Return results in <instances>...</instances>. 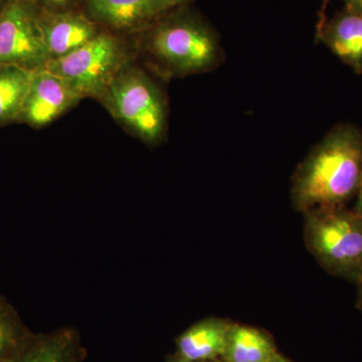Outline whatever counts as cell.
<instances>
[{
    "instance_id": "6da1fadb",
    "label": "cell",
    "mask_w": 362,
    "mask_h": 362,
    "mask_svg": "<svg viewBox=\"0 0 362 362\" xmlns=\"http://www.w3.org/2000/svg\"><path fill=\"white\" fill-rule=\"evenodd\" d=\"M361 176L362 130L354 124H338L295 170L293 206L305 214L318 207L346 206L356 197Z\"/></svg>"
},
{
    "instance_id": "7a4b0ae2",
    "label": "cell",
    "mask_w": 362,
    "mask_h": 362,
    "mask_svg": "<svg viewBox=\"0 0 362 362\" xmlns=\"http://www.w3.org/2000/svg\"><path fill=\"white\" fill-rule=\"evenodd\" d=\"M146 30V51L168 75L206 73L223 61L218 33L187 6L169 11Z\"/></svg>"
},
{
    "instance_id": "3957f363",
    "label": "cell",
    "mask_w": 362,
    "mask_h": 362,
    "mask_svg": "<svg viewBox=\"0 0 362 362\" xmlns=\"http://www.w3.org/2000/svg\"><path fill=\"white\" fill-rule=\"evenodd\" d=\"M304 214L305 245L330 275L362 280V216L346 206L318 207Z\"/></svg>"
},
{
    "instance_id": "277c9868",
    "label": "cell",
    "mask_w": 362,
    "mask_h": 362,
    "mask_svg": "<svg viewBox=\"0 0 362 362\" xmlns=\"http://www.w3.org/2000/svg\"><path fill=\"white\" fill-rule=\"evenodd\" d=\"M109 113L135 137L158 145L168 127L165 98L141 69L126 64L100 98Z\"/></svg>"
},
{
    "instance_id": "5b68a950",
    "label": "cell",
    "mask_w": 362,
    "mask_h": 362,
    "mask_svg": "<svg viewBox=\"0 0 362 362\" xmlns=\"http://www.w3.org/2000/svg\"><path fill=\"white\" fill-rule=\"evenodd\" d=\"M127 63L123 40L114 33L101 30L76 51L51 59L45 68L65 80L83 98L99 100Z\"/></svg>"
},
{
    "instance_id": "8992f818",
    "label": "cell",
    "mask_w": 362,
    "mask_h": 362,
    "mask_svg": "<svg viewBox=\"0 0 362 362\" xmlns=\"http://www.w3.org/2000/svg\"><path fill=\"white\" fill-rule=\"evenodd\" d=\"M49 61L39 9L28 0H13L0 11V66L35 71Z\"/></svg>"
},
{
    "instance_id": "52a82bcc",
    "label": "cell",
    "mask_w": 362,
    "mask_h": 362,
    "mask_svg": "<svg viewBox=\"0 0 362 362\" xmlns=\"http://www.w3.org/2000/svg\"><path fill=\"white\" fill-rule=\"evenodd\" d=\"M83 99L68 83L47 69L35 71L18 123L42 128Z\"/></svg>"
},
{
    "instance_id": "ba28073f",
    "label": "cell",
    "mask_w": 362,
    "mask_h": 362,
    "mask_svg": "<svg viewBox=\"0 0 362 362\" xmlns=\"http://www.w3.org/2000/svg\"><path fill=\"white\" fill-rule=\"evenodd\" d=\"M81 7L101 28L126 33L147 30L168 13L159 0H82Z\"/></svg>"
},
{
    "instance_id": "9c48e42d",
    "label": "cell",
    "mask_w": 362,
    "mask_h": 362,
    "mask_svg": "<svg viewBox=\"0 0 362 362\" xmlns=\"http://www.w3.org/2000/svg\"><path fill=\"white\" fill-rule=\"evenodd\" d=\"M39 21L49 61L76 51L102 30L82 9L62 13L39 11Z\"/></svg>"
},
{
    "instance_id": "30bf717a",
    "label": "cell",
    "mask_w": 362,
    "mask_h": 362,
    "mask_svg": "<svg viewBox=\"0 0 362 362\" xmlns=\"http://www.w3.org/2000/svg\"><path fill=\"white\" fill-rule=\"evenodd\" d=\"M316 39L342 63L362 74V13L344 6L316 30Z\"/></svg>"
},
{
    "instance_id": "8fae6325",
    "label": "cell",
    "mask_w": 362,
    "mask_h": 362,
    "mask_svg": "<svg viewBox=\"0 0 362 362\" xmlns=\"http://www.w3.org/2000/svg\"><path fill=\"white\" fill-rule=\"evenodd\" d=\"M86 351L80 333L71 327L32 333L6 362H84Z\"/></svg>"
},
{
    "instance_id": "7c38bea8",
    "label": "cell",
    "mask_w": 362,
    "mask_h": 362,
    "mask_svg": "<svg viewBox=\"0 0 362 362\" xmlns=\"http://www.w3.org/2000/svg\"><path fill=\"white\" fill-rule=\"evenodd\" d=\"M233 324L206 318L190 326L176 339L178 356L189 362H206L225 356Z\"/></svg>"
},
{
    "instance_id": "4fadbf2b",
    "label": "cell",
    "mask_w": 362,
    "mask_h": 362,
    "mask_svg": "<svg viewBox=\"0 0 362 362\" xmlns=\"http://www.w3.org/2000/svg\"><path fill=\"white\" fill-rule=\"evenodd\" d=\"M277 354L275 344L263 331L233 324L223 356L226 362H272Z\"/></svg>"
},
{
    "instance_id": "5bb4252c",
    "label": "cell",
    "mask_w": 362,
    "mask_h": 362,
    "mask_svg": "<svg viewBox=\"0 0 362 362\" xmlns=\"http://www.w3.org/2000/svg\"><path fill=\"white\" fill-rule=\"evenodd\" d=\"M33 74L18 66H0V127L18 122Z\"/></svg>"
},
{
    "instance_id": "9a60e30c",
    "label": "cell",
    "mask_w": 362,
    "mask_h": 362,
    "mask_svg": "<svg viewBox=\"0 0 362 362\" xmlns=\"http://www.w3.org/2000/svg\"><path fill=\"white\" fill-rule=\"evenodd\" d=\"M16 308L0 297V362H6L32 335Z\"/></svg>"
},
{
    "instance_id": "2e32d148",
    "label": "cell",
    "mask_w": 362,
    "mask_h": 362,
    "mask_svg": "<svg viewBox=\"0 0 362 362\" xmlns=\"http://www.w3.org/2000/svg\"><path fill=\"white\" fill-rule=\"evenodd\" d=\"M40 11L62 13V11L80 9L82 0H28Z\"/></svg>"
},
{
    "instance_id": "e0dca14e",
    "label": "cell",
    "mask_w": 362,
    "mask_h": 362,
    "mask_svg": "<svg viewBox=\"0 0 362 362\" xmlns=\"http://www.w3.org/2000/svg\"><path fill=\"white\" fill-rule=\"evenodd\" d=\"M162 6L166 11H173V9L178 8V7L187 6L192 4L194 0H159Z\"/></svg>"
},
{
    "instance_id": "ac0fdd59",
    "label": "cell",
    "mask_w": 362,
    "mask_h": 362,
    "mask_svg": "<svg viewBox=\"0 0 362 362\" xmlns=\"http://www.w3.org/2000/svg\"><path fill=\"white\" fill-rule=\"evenodd\" d=\"M328 2L329 0H323L322 6H321L320 11L318 14V21H317L316 30H318L327 21V16H326V9H327Z\"/></svg>"
},
{
    "instance_id": "d6986e66",
    "label": "cell",
    "mask_w": 362,
    "mask_h": 362,
    "mask_svg": "<svg viewBox=\"0 0 362 362\" xmlns=\"http://www.w3.org/2000/svg\"><path fill=\"white\" fill-rule=\"evenodd\" d=\"M356 206H354V211H356L357 214H361L362 216V176L361 183H359L358 190H357V194L356 195Z\"/></svg>"
},
{
    "instance_id": "ffe728a7",
    "label": "cell",
    "mask_w": 362,
    "mask_h": 362,
    "mask_svg": "<svg viewBox=\"0 0 362 362\" xmlns=\"http://www.w3.org/2000/svg\"><path fill=\"white\" fill-rule=\"evenodd\" d=\"M345 7L362 13V0H342Z\"/></svg>"
},
{
    "instance_id": "44dd1931",
    "label": "cell",
    "mask_w": 362,
    "mask_h": 362,
    "mask_svg": "<svg viewBox=\"0 0 362 362\" xmlns=\"http://www.w3.org/2000/svg\"><path fill=\"white\" fill-rule=\"evenodd\" d=\"M358 287V294H357V302L356 306L362 312V280L358 284H356Z\"/></svg>"
},
{
    "instance_id": "7402d4cb",
    "label": "cell",
    "mask_w": 362,
    "mask_h": 362,
    "mask_svg": "<svg viewBox=\"0 0 362 362\" xmlns=\"http://www.w3.org/2000/svg\"><path fill=\"white\" fill-rule=\"evenodd\" d=\"M168 362H189V361H187V359L182 358V357L178 356V354H176L175 356L169 357Z\"/></svg>"
},
{
    "instance_id": "603a6c76",
    "label": "cell",
    "mask_w": 362,
    "mask_h": 362,
    "mask_svg": "<svg viewBox=\"0 0 362 362\" xmlns=\"http://www.w3.org/2000/svg\"><path fill=\"white\" fill-rule=\"evenodd\" d=\"M13 0H0V11L4 8L6 6H8Z\"/></svg>"
},
{
    "instance_id": "cb8c5ba5",
    "label": "cell",
    "mask_w": 362,
    "mask_h": 362,
    "mask_svg": "<svg viewBox=\"0 0 362 362\" xmlns=\"http://www.w3.org/2000/svg\"><path fill=\"white\" fill-rule=\"evenodd\" d=\"M272 362H291L288 361V359H286L285 357H283L282 356H280V354H277V356L275 357V359H274Z\"/></svg>"
}]
</instances>
